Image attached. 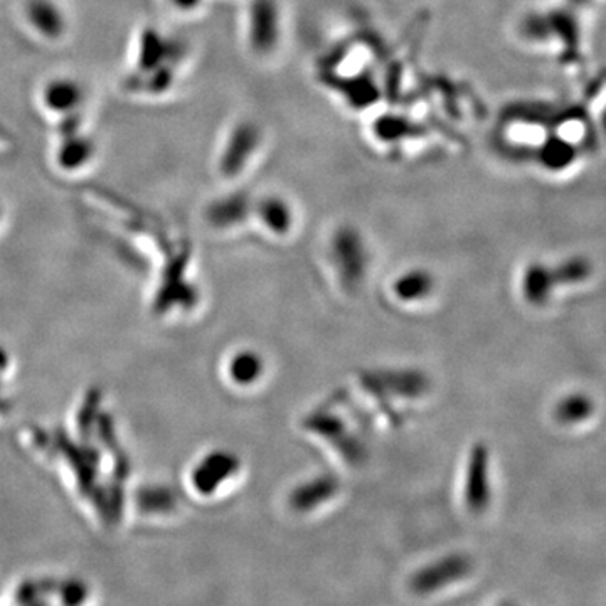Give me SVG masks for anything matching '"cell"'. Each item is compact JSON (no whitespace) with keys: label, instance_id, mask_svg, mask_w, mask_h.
<instances>
[{"label":"cell","instance_id":"6da1fadb","mask_svg":"<svg viewBox=\"0 0 606 606\" xmlns=\"http://www.w3.org/2000/svg\"><path fill=\"white\" fill-rule=\"evenodd\" d=\"M524 38L531 44L549 51L565 70L582 73L586 68L585 22L583 12L563 6L531 12L521 24Z\"/></svg>","mask_w":606,"mask_h":606},{"label":"cell","instance_id":"7a4b0ae2","mask_svg":"<svg viewBox=\"0 0 606 606\" xmlns=\"http://www.w3.org/2000/svg\"><path fill=\"white\" fill-rule=\"evenodd\" d=\"M472 573V562L467 556L462 554H450L445 558L436 559L430 563L425 568L416 572L412 576L413 592L416 595L430 596L450 588V586L458 585V582L467 578Z\"/></svg>","mask_w":606,"mask_h":606},{"label":"cell","instance_id":"3957f363","mask_svg":"<svg viewBox=\"0 0 606 606\" xmlns=\"http://www.w3.org/2000/svg\"><path fill=\"white\" fill-rule=\"evenodd\" d=\"M282 38V16L275 0H253L248 12V39L255 53L272 54Z\"/></svg>","mask_w":606,"mask_h":606},{"label":"cell","instance_id":"277c9868","mask_svg":"<svg viewBox=\"0 0 606 606\" xmlns=\"http://www.w3.org/2000/svg\"><path fill=\"white\" fill-rule=\"evenodd\" d=\"M332 253L342 280L347 285H360L367 265L366 248L360 234L352 230L339 231L332 243Z\"/></svg>","mask_w":606,"mask_h":606},{"label":"cell","instance_id":"5b68a950","mask_svg":"<svg viewBox=\"0 0 606 606\" xmlns=\"http://www.w3.org/2000/svg\"><path fill=\"white\" fill-rule=\"evenodd\" d=\"M465 502L468 509L482 513L491 502V484H488V453L484 446H475L468 461L467 478H465Z\"/></svg>","mask_w":606,"mask_h":606},{"label":"cell","instance_id":"8992f818","mask_svg":"<svg viewBox=\"0 0 606 606\" xmlns=\"http://www.w3.org/2000/svg\"><path fill=\"white\" fill-rule=\"evenodd\" d=\"M339 484L332 477H319L295 488L290 495V505L299 513H307L337 494Z\"/></svg>","mask_w":606,"mask_h":606},{"label":"cell","instance_id":"52a82bcc","mask_svg":"<svg viewBox=\"0 0 606 606\" xmlns=\"http://www.w3.org/2000/svg\"><path fill=\"white\" fill-rule=\"evenodd\" d=\"M366 384L373 390H391L400 396H416L426 387V381L422 376L408 373H374L366 380Z\"/></svg>","mask_w":606,"mask_h":606},{"label":"cell","instance_id":"ba28073f","mask_svg":"<svg viewBox=\"0 0 606 606\" xmlns=\"http://www.w3.org/2000/svg\"><path fill=\"white\" fill-rule=\"evenodd\" d=\"M233 147L234 150H228L226 168L228 171H238L241 165L246 164L248 158H250L255 149L260 145V132L259 129L251 125H241L240 129L234 130Z\"/></svg>","mask_w":606,"mask_h":606},{"label":"cell","instance_id":"9c48e42d","mask_svg":"<svg viewBox=\"0 0 606 606\" xmlns=\"http://www.w3.org/2000/svg\"><path fill=\"white\" fill-rule=\"evenodd\" d=\"M260 218L263 223L275 231V233H286L292 226V211H290L289 204L279 198H265L262 199L259 206Z\"/></svg>","mask_w":606,"mask_h":606},{"label":"cell","instance_id":"30bf717a","mask_svg":"<svg viewBox=\"0 0 606 606\" xmlns=\"http://www.w3.org/2000/svg\"><path fill=\"white\" fill-rule=\"evenodd\" d=\"M433 289L432 276L426 272H412L401 276L397 280L394 290H396L397 296L403 300H418L428 295L430 290Z\"/></svg>","mask_w":606,"mask_h":606},{"label":"cell","instance_id":"8fae6325","mask_svg":"<svg viewBox=\"0 0 606 606\" xmlns=\"http://www.w3.org/2000/svg\"><path fill=\"white\" fill-rule=\"evenodd\" d=\"M263 371V361L259 354L253 352H243L240 356L234 357L231 374L234 381L241 384H250L259 380Z\"/></svg>","mask_w":606,"mask_h":606},{"label":"cell","instance_id":"7c38bea8","mask_svg":"<svg viewBox=\"0 0 606 606\" xmlns=\"http://www.w3.org/2000/svg\"><path fill=\"white\" fill-rule=\"evenodd\" d=\"M238 461L231 455H218V457L211 458L210 464L204 467V471L210 474H201V487H214V484L226 478L228 475L233 474L236 471Z\"/></svg>","mask_w":606,"mask_h":606},{"label":"cell","instance_id":"4fadbf2b","mask_svg":"<svg viewBox=\"0 0 606 606\" xmlns=\"http://www.w3.org/2000/svg\"><path fill=\"white\" fill-rule=\"evenodd\" d=\"M563 2H565L566 6H569V8L586 14V11L595 9L596 6L603 4L606 0H563Z\"/></svg>","mask_w":606,"mask_h":606},{"label":"cell","instance_id":"5bb4252c","mask_svg":"<svg viewBox=\"0 0 606 606\" xmlns=\"http://www.w3.org/2000/svg\"><path fill=\"white\" fill-rule=\"evenodd\" d=\"M169 2L174 4L175 8L184 9V11H188L189 9V11H191V9H194L201 0H169Z\"/></svg>","mask_w":606,"mask_h":606}]
</instances>
